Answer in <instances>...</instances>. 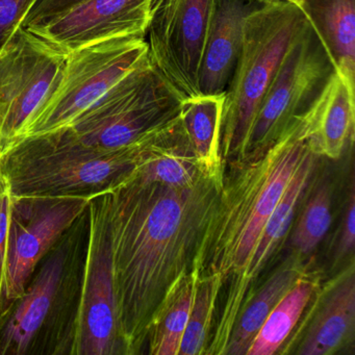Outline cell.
<instances>
[{"label": "cell", "mask_w": 355, "mask_h": 355, "mask_svg": "<svg viewBox=\"0 0 355 355\" xmlns=\"http://www.w3.org/2000/svg\"><path fill=\"white\" fill-rule=\"evenodd\" d=\"M222 186L203 175L171 187L130 174L107 193L114 286L126 355L144 352L151 319L192 269Z\"/></svg>", "instance_id": "obj_1"}, {"label": "cell", "mask_w": 355, "mask_h": 355, "mask_svg": "<svg viewBox=\"0 0 355 355\" xmlns=\"http://www.w3.org/2000/svg\"><path fill=\"white\" fill-rule=\"evenodd\" d=\"M300 116L267 150L234 167L232 176L224 178L193 261L198 266L199 277L219 274L225 284L244 269L309 150Z\"/></svg>", "instance_id": "obj_2"}, {"label": "cell", "mask_w": 355, "mask_h": 355, "mask_svg": "<svg viewBox=\"0 0 355 355\" xmlns=\"http://www.w3.org/2000/svg\"><path fill=\"white\" fill-rule=\"evenodd\" d=\"M89 207L35 268L0 324V355H74L88 250Z\"/></svg>", "instance_id": "obj_3"}, {"label": "cell", "mask_w": 355, "mask_h": 355, "mask_svg": "<svg viewBox=\"0 0 355 355\" xmlns=\"http://www.w3.org/2000/svg\"><path fill=\"white\" fill-rule=\"evenodd\" d=\"M161 128L110 151L80 144L60 132L28 137L0 153V171L12 196L91 199L130 176Z\"/></svg>", "instance_id": "obj_4"}, {"label": "cell", "mask_w": 355, "mask_h": 355, "mask_svg": "<svg viewBox=\"0 0 355 355\" xmlns=\"http://www.w3.org/2000/svg\"><path fill=\"white\" fill-rule=\"evenodd\" d=\"M309 24L302 8L288 0H252L245 16L240 57L226 89L220 153L223 165L244 162L251 126L286 51Z\"/></svg>", "instance_id": "obj_5"}, {"label": "cell", "mask_w": 355, "mask_h": 355, "mask_svg": "<svg viewBox=\"0 0 355 355\" xmlns=\"http://www.w3.org/2000/svg\"><path fill=\"white\" fill-rule=\"evenodd\" d=\"M182 101L147 53L94 105L55 132L99 150H117L178 118Z\"/></svg>", "instance_id": "obj_6"}, {"label": "cell", "mask_w": 355, "mask_h": 355, "mask_svg": "<svg viewBox=\"0 0 355 355\" xmlns=\"http://www.w3.org/2000/svg\"><path fill=\"white\" fill-rule=\"evenodd\" d=\"M147 53L145 37L107 39L68 53L57 87L18 140L49 134L71 123Z\"/></svg>", "instance_id": "obj_7"}, {"label": "cell", "mask_w": 355, "mask_h": 355, "mask_svg": "<svg viewBox=\"0 0 355 355\" xmlns=\"http://www.w3.org/2000/svg\"><path fill=\"white\" fill-rule=\"evenodd\" d=\"M336 72L327 49L309 20L286 51L261 101L251 126L244 162L272 146L311 107Z\"/></svg>", "instance_id": "obj_8"}, {"label": "cell", "mask_w": 355, "mask_h": 355, "mask_svg": "<svg viewBox=\"0 0 355 355\" xmlns=\"http://www.w3.org/2000/svg\"><path fill=\"white\" fill-rule=\"evenodd\" d=\"M67 55L24 26L0 49V153L53 92Z\"/></svg>", "instance_id": "obj_9"}, {"label": "cell", "mask_w": 355, "mask_h": 355, "mask_svg": "<svg viewBox=\"0 0 355 355\" xmlns=\"http://www.w3.org/2000/svg\"><path fill=\"white\" fill-rule=\"evenodd\" d=\"M91 199L12 196L7 268L0 294L1 319L24 294L39 261L88 209Z\"/></svg>", "instance_id": "obj_10"}, {"label": "cell", "mask_w": 355, "mask_h": 355, "mask_svg": "<svg viewBox=\"0 0 355 355\" xmlns=\"http://www.w3.org/2000/svg\"><path fill=\"white\" fill-rule=\"evenodd\" d=\"M107 193L89 202L90 232L74 355H126L114 286Z\"/></svg>", "instance_id": "obj_11"}, {"label": "cell", "mask_w": 355, "mask_h": 355, "mask_svg": "<svg viewBox=\"0 0 355 355\" xmlns=\"http://www.w3.org/2000/svg\"><path fill=\"white\" fill-rule=\"evenodd\" d=\"M216 0H150L148 55L182 98L199 96V64Z\"/></svg>", "instance_id": "obj_12"}, {"label": "cell", "mask_w": 355, "mask_h": 355, "mask_svg": "<svg viewBox=\"0 0 355 355\" xmlns=\"http://www.w3.org/2000/svg\"><path fill=\"white\" fill-rule=\"evenodd\" d=\"M318 157L311 150L307 151L275 211L266 223L244 269L224 284L227 286L217 319L214 320L205 355L224 354L243 305L263 282L265 272L288 239L297 207L311 182Z\"/></svg>", "instance_id": "obj_13"}, {"label": "cell", "mask_w": 355, "mask_h": 355, "mask_svg": "<svg viewBox=\"0 0 355 355\" xmlns=\"http://www.w3.org/2000/svg\"><path fill=\"white\" fill-rule=\"evenodd\" d=\"M150 0H82L28 28L58 51L68 53L120 37H145Z\"/></svg>", "instance_id": "obj_14"}, {"label": "cell", "mask_w": 355, "mask_h": 355, "mask_svg": "<svg viewBox=\"0 0 355 355\" xmlns=\"http://www.w3.org/2000/svg\"><path fill=\"white\" fill-rule=\"evenodd\" d=\"M298 355H334L354 342L355 263L338 272L315 295Z\"/></svg>", "instance_id": "obj_15"}, {"label": "cell", "mask_w": 355, "mask_h": 355, "mask_svg": "<svg viewBox=\"0 0 355 355\" xmlns=\"http://www.w3.org/2000/svg\"><path fill=\"white\" fill-rule=\"evenodd\" d=\"M355 84L336 71L315 103L300 116L302 134L317 157L338 159L354 138Z\"/></svg>", "instance_id": "obj_16"}, {"label": "cell", "mask_w": 355, "mask_h": 355, "mask_svg": "<svg viewBox=\"0 0 355 355\" xmlns=\"http://www.w3.org/2000/svg\"><path fill=\"white\" fill-rule=\"evenodd\" d=\"M248 0H216L199 64V95L221 96L236 69L243 43Z\"/></svg>", "instance_id": "obj_17"}, {"label": "cell", "mask_w": 355, "mask_h": 355, "mask_svg": "<svg viewBox=\"0 0 355 355\" xmlns=\"http://www.w3.org/2000/svg\"><path fill=\"white\" fill-rule=\"evenodd\" d=\"M306 259L291 253L243 305L223 355H246L266 319L286 293L309 273Z\"/></svg>", "instance_id": "obj_18"}, {"label": "cell", "mask_w": 355, "mask_h": 355, "mask_svg": "<svg viewBox=\"0 0 355 355\" xmlns=\"http://www.w3.org/2000/svg\"><path fill=\"white\" fill-rule=\"evenodd\" d=\"M132 173L143 182L171 187L190 186L205 175L199 169L180 116L157 130Z\"/></svg>", "instance_id": "obj_19"}, {"label": "cell", "mask_w": 355, "mask_h": 355, "mask_svg": "<svg viewBox=\"0 0 355 355\" xmlns=\"http://www.w3.org/2000/svg\"><path fill=\"white\" fill-rule=\"evenodd\" d=\"M224 95H199L184 99L180 119L201 173L223 187L224 165L220 153V130Z\"/></svg>", "instance_id": "obj_20"}, {"label": "cell", "mask_w": 355, "mask_h": 355, "mask_svg": "<svg viewBox=\"0 0 355 355\" xmlns=\"http://www.w3.org/2000/svg\"><path fill=\"white\" fill-rule=\"evenodd\" d=\"M300 7L336 71L355 84V0H306Z\"/></svg>", "instance_id": "obj_21"}, {"label": "cell", "mask_w": 355, "mask_h": 355, "mask_svg": "<svg viewBox=\"0 0 355 355\" xmlns=\"http://www.w3.org/2000/svg\"><path fill=\"white\" fill-rule=\"evenodd\" d=\"M198 278V267L193 263L192 269L166 293L151 319L146 340L148 354L178 355Z\"/></svg>", "instance_id": "obj_22"}, {"label": "cell", "mask_w": 355, "mask_h": 355, "mask_svg": "<svg viewBox=\"0 0 355 355\" xmlns=\"http://www.w3.org/2000/svg\"><path fill=\"white\" fill-rule=\"evenodd\" d=\"M320 286V277L313 272L309 271L301 277L268 315L246 355L280 353Z\"/></svg>", "instance_id": "obj_23"}, {"label": "cell", "mask_w": 355, "mask_h": 355, "mask_svg": "<svg viewBox=\"0 0 355 355\" xmlns=\"http://www.w3.org/2000/svg\"><path fill=\"white\" fill-rule=\"evenodd\" d=\"M223 286V278L219 274L198 278L178 355L205 354Z\"/></svg>", "instance_id": "obj_24"}, {"label": "cell", "mask_w": 355, "mask_h": 355, "mask_svg": "<svg viewBox=\"0 0 355 355\" xmlns=\"http://www.w3.org/2000/svg\"><path fill=\"white\" fill-rule=\"evenodd\" d=\"M332 222L331 192L323 184L311 195L291 234L292 252L302 259L313 254L325 238Z\"/></svg>", "instance_id": "obj_25"}, {"label": "cell", "mask_w": 355, "mask_h": 355, "mask_svg": "<svg viewBox=\"0 0 355 355\" xmlns=\"http://www.w3.org/2000/svg\"><path fill=\"white\" fill-rule=\"evenodd\" d=\"M38 0H0V49L21 28Z\"/></svg>", "instance_id": "obj_26"}, {"label": "cell", "mask_w": 355, "mask_h": 355, "mask_svg": "<svg viewBox=\"0 0 355 355\" xmlns=\"http://www.w3.org/2000/svg\"><path fill=\"white\" fill-rule=\"evenodd\" d=\"M351 182L350 191L347 197L345 205L344 216L340 224V236L334 252L336 265L342 261H346L347 257H353L355 247V190L354 180Z\"/></svg>", "instance_id": "obj_27"}, {"label": "cell", "mask_w": 355, "mask_h": 355, "mask_svg": "<svg viewBox=\"0 0 355 355\" xmlns=\"http://www.w3.org/2000/svg\"><path fill=\"white\" fill-rule=\"evenodd\" d=\"M12 195L9 189L0 194V294L3 288L7 268L8 234H9L10 214Z\"/></svg>", "instance_id": "obj_28"}, {"label": "cell", "mask_w": 355, "mask_h": 355, "mask_svg": "<svg viewBox=\"0 0 355 355\" xmlns=\"http://www.w3.org/2000/svg\"><path fill=\"white\" fill-rule=\"evenodd\" d=\"M82 0H38L36 5L31 10L22 26H33L43 20L49 19L72 6L76 5Z\"/></svg>", "instance_id": "obj_29"}, {"label": "cell", "mask_w": 355, "mask_h": 355, "mask_svg": "<svg viewBox=\"0 0 355 355\" xmlns=\"http://www.w3.org/2000/svg\"><path fill=\"white\" fill-rule=\"evenodd\" d=\"M8 188L7 184H6L5 178H3V173L0 171V194Z\"/></svg>", "instance_id": "obj_30"}, {"label": "cell", "mask_w": 355, "mask_h": 355, "mask_svg": "<svg viewBox=\"0 0 355 355\" xmlns=\"http://www.w3.org/2000/svg\"><path fill=\"white\" fill-rule=\"evenodd\" d=\"M288 1H291V3H296V5L300 6L301 3H304L306 0H288Z\"/></svg>", "instance_id": "obj_31"}, {"label": "cell", "mask_w": 355, "mask_h": 355, "mask_svg": "<svg viewBox=\"0 0 355 355\" xmlns=\"http://www.w3.org/2000/svg\"><path fill=\"white\" fill-rule=\"evenodd\" d=\"M248 1H252V0H248ZM259 1H263V0H259Z\"/></svg>", "instance_id": "obj_32"}, {"label": "cell", "mask_w": 355, "mask_h": 355, "mask_svg": "<svg viewBox=\"0 0 355 355\" xmlns=\"http://www.w3.org/2000/svg\"><path fill=\"white\" fill-rule=\"evenodd\" d=\"M0 324H1V318H0Z\"/></svg>", "instance_id": "obj_33"}]
</instances>
